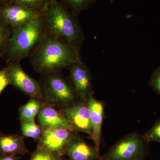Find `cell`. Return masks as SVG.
Wrapping results in <instances>:
<instances>
[{
  "mask_svg": "<svg viewBox=\"0 0 160 160\" xmlns=\"http://www.w3.org/2000/svg\"><path fill=\"white\" fill-rule=\"evenodd\" d=\"M97 0H61V3L76 16L84 10L89 9Z\"/></svg>",
  "mask_w": 160,
  "mask_h": 160,
  "instance_id": "cell-16",
  "label": "cell"
},
{
  "mask_svg": "<svg viewBox=\"0 0 160 160\" xmlns=\"http://www.w3.org/2000/svg\"><path fill=\"white\" fill-rule=\"evenodd\" d=\"M149 86L160 95V66L153 71L149 81Z\"/></svg>",
  "mask_w": 160,
  "mask_h": 160,
  "instance_id": "cell-22",
  "label": "cell"
},
{
  "mask_svg": "<svg viewBox=\"0 0 160 160\" xmlns=\"http://www.w3.org/2000/svg\"><path fill=\"white\" fill-rule=\"evenodd\" d=\"M46 37L43 13L39 17L24 26L12 28L11 34L4 49L2 58L6 64L21 62L29 57L32 52Z\"/></svg>",
  "mask_w": 160,
  "mask_h": 160,
  "instance_id": "cell-3",
  "label": "cell"
},
{
  "mask_svg": "<svg viewBox=\"0 0 160 160\" xmlns=\"http://www.w3.org/2000/svg\"><path fill=\"white\" fill-rule=\"evenodd\" d=\"M70 82L78 97L88 101L92 95V82L89 68L82 61L74 63L68 67Z\"/></svg>",
  "mask_w": 160,
  "mask_h": 160,
  "instance_id": "cell-10",
  "label": "cell"
},
{
  "mask_svg": "<svg viewBox=\"0 0 160 160\" xmlns=\"http://www.w3.org/2000/svg\"><path fill=\"white\" fill-rule=\"evenodd\" d=\"M21 157L19 156L0 155V160H20Z\"/></svg>",
  "mask_w": 160,
  "mask_h": 160,
  "instance_id": "cell-24",
  "label": "cell"
},
{
  "mask_svg": "<svg viewBox=\"0 0 160 160\" xmlns=\"http://www.w3.org/2000/svg\"><path fill=\"white\" fill-rule=\"evenodd\" d=\"M43 13L16 3L0 4V18L11 28L26 25Z\"/></svg>",
  "mask_w": 160,
  "mask_h": 160,
  "instance_id": "cell-7",
  "label": "cell"
},
{
  "mask_svg": "<svg viewBox=\"0 0 160 160\" xmlns=\"http://www.w3.org/2000/svg\"><path fill=\"white\" fill-rule=\"evenodd\" d=\"M37 118L39 124L43 127L65 128L71 131H77L59 110L46 103H43Z\"/></svg>",
  "mask_w": 160,
  "mask_h": 160,
  "instance_id": "cell-12",
  "label": "cell"
},
{
  "mask_svg": "<svg viewBox=\"0 0 160 160\" xmlns=\"http://www.w3.org/2000/svg\"><path fill=\"white\" fill-rule=\"evenodd\" d=\"M88 103L91 114L92 128L90 137L93 141L94 146L100 150L104 116V107L102 103L96 99L92 95H90L88 99Z\"/></svg>",
  "mask_w": 160,
  "mask_h": 160,
  "instance_id": "cell-13",
  "label": "cell"
},
{
  "mask_svg": "<svg viewBox=\"0 0 160 160\" xmlns=\"http://www.w3.org/2000/svg\"><path fill=\"white\" fill-rule=\"evenodd\" d=\"M21 128L23 134L26 137L31 138L38 141L42 133L43 127L35 122L20 120Z\"/></svg>",
  "mask_w": 160,
  "mask_h": 160,
  "instance_id": "cell-17",
  "label": "cell"
},
{
  "mask_svg": "<svg viewBox=\"0 0 160 160\" xmlns=\"http://www.w3.org/2000/svg\"><path fill=\"white\" fill-rule=\"evenodd\" d=\"M74 131L62 128L43 127L38 144L63 156L68 143L75 135Z\"/></svg>",
  "mask_w": 160,
  "mask_h": 160,
  "instance_id": "cell-8",
  "label": "cell"
},
{
  "mask_svg": "<svg viewBox=\"0 0 160 160\" xmlns=\"http://www.w3.org/2000/svg\"><path fill=\"white\" fill-rule=\"evenodd\" d=\"M6 72L12 85L30 98L36 99L43 103L44 95L39 82L30 77L24 71L20 62L6 64Z\"/></svg>",
  "mask_w": 160,
  "mask_h": 160,
  "instance_id": "cell-6",
  "label": "cell"
},
{
  "mask_svg": "<svg viewBox=\"0 0 160 160\" xmlns=\"http://www.w3.org/2000/svg\"><path fill=\"white\" fill-rule=\"evenodd\" d=\"M149 142L137 132H132L110 148L104 157L105 160H144L149 152Z\"/></svg>",
  "mask_w": 160,
  "mask_h": 160,
  "instance_id": "cell-5",
  "label": "cell"
},
{
  "mask_svg": "<svg viewBox=\"0 0 160 160\" xmlns=\"http://www.w3.org/2000/svg\"><path fill=\"white\" fill-rule=\"evenodd\" d=\"M43 103L36 99L30 98L25 105L19 109L20 120L27 122H35Z\"/></svg>",
  "mask_w": 160,
  "mask_h": 160,
  "instance_id": "cell-15",
  "label": "cell"
},
{
  "mask_svg": "<svg viewBox=\"0 0 160 160\" xmlns=\"http://www.w3.org/2000/svg\"><path fill=\"white\" fill-rule=\"evenodd\" d=\"M98 160H105L103 158V157H100L98 159Z\"/></svg>",
  "mask_w": 160,
  "mask_h": 160,
  "instance_id": "cell-25",
  "label": "cell"
},
{
  "mask_svg": "<svg viewBox=\"0 0 160 160\" xmlns=\"http://www.w3.org/2000/svg\"><path fill=\"white\" fill-rule=\"evenodd\" d=\"M2 0H0V2H2Z\"/></svg>",
  "mask_w": 160,
  "mask_h": 160,
  "instance_id": "cell-27",
  "label": "cell"
},
{
  "mask_svg": "<svg viewBox=\"0 0 160 160\" xmlns=\"http://www.w3.org/2000/svg\"><path fill=\"white\" fill-rule=\"evenodd\" d=\"M28 58L35 71L41 75L61 71L82 61L79 51L72 46L47 36L35 47Z\"/></svg>",
  "mask_w": 160,
  "mask_h": 160,
  "instance_id": "cell-2",
  "label": "cell"
},
{
  "mask_svg": "<svg viewBox=\"0 0 160 160\" xmlns=\"http://www.w3.org/2000/svg\"><path fill=\"white\" fill-rule=\"evenodd\" d=\"M12 28L0 18V52L6 47L11 34Z\"/></svg>",
  "mask_w": 160,
  "mask_h": 160,
  "instance_id": "cell-20",
  "label": "cell"
},
{
  "mask_svg": "<svg viewBox=\"0 0 160 160\" xmlns=\"http://www.w3.org/2000/svg\"><path fill=\"white\" fill-rule=\"evenodd\" d=\"M39 82L44 95L43 103L56 109L74 104L78 98L71 82L61 71L41 74Z\"/></svg>",
  "mask_w": 160,
  "mask_h": 160,
  "instance_id": "cell-4",
  "label": "cell"
},
{
  "mask_svg": "<svg viewBox=\"0 0 160 160\" xmlns=\"http://www.w3.org/2000/svg\"><path fill=\"white\" fill-rule=\"evenodd\" d=\"M29 160H67L62 156L38 144Z\"/></svg>",
  "mask_w": 160,
  "mask_h": 160,
  "instance_id": "cell-18",
  "label": "cell"
},
{
  "mask_svg": "<svg viewBox=\"0 0 160 160\" xmlns=\"http://www.w3.org/2000/svg\"><path fill=\"white\" fill-rule=\"evenodd\" d=\"M59 111L77 131L91 135L92 128L88 100H81L78 102L59 109Z\"/></svg>",
  "mask_w": 160,
  "mask_h": 160,
  "instance_id": "cell-9",
  "label": "cell"
},
{
  "mask_svg": "<svg viewBox=\"0 0 160 160\" xmlns=\"http://www.w3.org/2000/svg\"><path fill=\"white\" fill-rule=\"evenodd\" d=\"M2 58V54H1V52H0V59Z\"/></svg>",
  "mask_w": 160,
  "mask_h": 160,
  "instance_id": "cell-26",
  "label": "cell"
},
{
  "mask_svg": "<svg viewBox=\"0 0 160 160\" xmlns=\"http://www.w3.org/2000/svg\"><path fill=\"white\" fill-rule=\"evenodd\" d=\"M29 153L23 137L0 133V155L19 156Z\"/></svg>",
  "mask_w": 160,
  "mask_h": 160,
  "instance_id": "cell-14",
  "label": "cell"
},
{
  "mask_svg": "<svg viewBox=\"0 0 160 160\" xmlns=\"http://www.w3.org/2000/svg\"><path fill=\"white\" fill-rule=\"evenodd\" d=\"M49 0H2V3H12L20 4L30 9L43 13Z\"/></svg>",
  "mask_w": 160,
  "mask_h": 160,
  "instance_id": "cell-19",
  "label": "cell"
},
{
  "mask_svg": "<svg viewBox=\"0 0 160 160\" xmlns=\"http://www.w3.org/2000/svg\"><path fill=\"white\" fill-rule=\"evenodd\" d=\"M65 154L68 156L69 160H96L100 158L99 149L75 134L68 143Z\"/></svg>",
  "mask_w": 160,
  "mask_h": 160,
  "instance_id": "cell-11",
  "label": "cell"
},
{
  "mask_svg": "<svg viewBox=\"0 0 160 160\" xmlns=\"http://www.w3.org/2000/svg\"><path fill=\"white\" fill-rule=\"evenodd\" d=\"M148 142H156L160 143V119L158 120L154 125L144 135Z\"/></svg>",
  "mask_w": 160,
  "mask_h": 160,
  "instance_id": "cell-21",
  "label": "cell"
},
{
  "mask_svg": "<svg viewBox=\"0 0 160 160\" xmlns=\"http://www.w3.org/2000/svg\"><path fill=\"white\" fill-rule=\"evenodd\" d=\"M10 82L5 68L0 69V95Z\"/></svg>",
  "mask_w": 160,
  "mask_h": 160,
  "instance_id": "cell-23",
  "label": "cell"
},
{
  "mask_svg": "<svg viewBox=\"0 0 160 160\" xmlns=\"http://www.w3.org/2000/svg\"><path fill=\"white\" fill-rule=\"evenodd\" d=\"M43 16L46 36L69 44L80 51L84 36L77 16L57 0H49Z\"/></svg>",
  "mask_w": 160,
  "mask_h": 160,
  "instance_id": "cell-1",
  "label": "cell"
}]
</instances>
